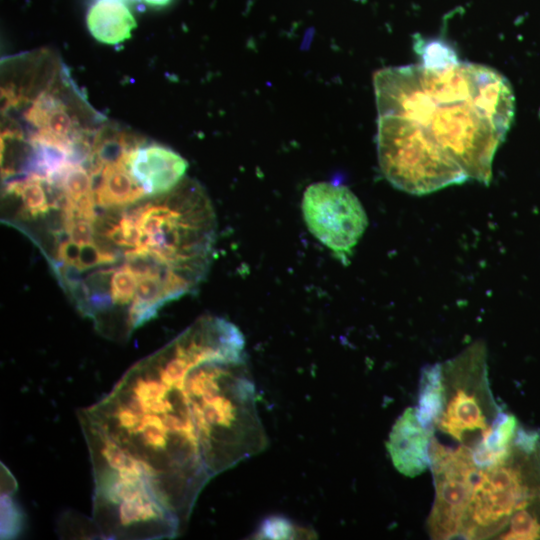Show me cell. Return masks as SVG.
Masks as SVG:
<instances>
[{
    "label": "cell",
    "instance_id": "cell-13",
    "mask_svg": "<svg viewBox=\"0 0 540 540\" xmlns=\"http://www.w3.org/2000/svg\"><path fill=\"white\" fill-rule=\"evenodd\" d=\"M518 427L515 416L501 410L479 440L470 447L476 465L483 469L505 460Z\"/></svg>",
    "mask_w": 540,
    "mask_h": 540
},
{
    "label": "cell",
    "instance_id": "cell-3",
    "mask_svg": "<svg viewBox=\"0 0 540 540\" xmlns=\"http://www.w3.org/2000/svg\"><path fill=\"white\" fill-rule=\"evenodd\" d=\"M540 502V434L518 427L505 460L481 469L465 513L461 538L500 534L518 510Z\"/></svg>",
    "mask_w": 540,
    "mask_h": 540
},
{
    "label": "cell",
    "instance_id": "cell-16",
    "mask_svg": "<svg viewBox=\"0 0 540 540\" xmlns=\"http://www.w3.org/2000/svg\"><path fill=\"white\" fill-rule=\"evenodd\" d=\"M31 154V143L15 126H7L1 133V174L9 179L24 174Z\"/></svg>",
    "mask_w": 540,
    "mask_h": 540
},
{
    "label": "cell",
    "instance_id": "cell-12",
    "mask_svg": "<svg viewBox=\"0 0 540 540\" xmlns=\"http://www.w3.org/2000/svg\"><path fill=\"white\" fill-rule=\"evenodd\" d=\"M93 190L96 205L103 208H125L137 203L146 194L142 186L123 165H107L93 176Z\"/></svg>",
    "mask_w": 540,
    "mask_h": 540
},
{
    "label": "cell",
    "instance_id": "cell-11",
    "mask_svg": "<svg viewBox=\"0 0 540 540\" xmlns=\"http://www.w3.org/2000/svg\"><path fill=\"white\" fill-rule=\"evenodd\" d=\"M86 24L99 42L117 45L131 37L136 21L128 6L120 2L96 1L88 10Z\"/></svg>",
    "mask_w": 540,
    "mask_h": 540
},
{
    "label": "cell",
    "instance_id": "cell-5",
    "mask_svg": "<svg viewBox=\"0 0 540 540\" xmlns=\"http://www.w3.org/2000/svg\"><path fill=\"white\" fill-rule=\"evenodd\" d=\"M435 498L427 520L433 539L461 538L462 523L481 469L469 446H445L435 438L429 447Z\"/></svg>",
    "mask_w": 540,
    "mask_h": 540
},
{
    "label": "cell",
    "instance_id": "cell-17",
    "mask_svg": "<svg viewBox=\"0 0 540 540\" xmlns=\"http://www.w3.org/2000/svg\"><path fill=\"white\" fill-rule=\"evenodd\" d=\"M5 194L21 199L23 206L21 213L26 218L44 215L51 208L45 180L35 176H26L23 179L8 182Z\"/></svg>",
    "mask_w": 540,
    "mask_h": 540
},
{
    "label": "cell",
    "instance_id": "cell-10",
    "mask_svg": "<svg viewBox=\"0 0 540 540\" xmlns=\"http://www.w3.org/2000/svg\"><path fill=\"white\" fill-rule=\"evenodd\" d=\"M145 140L116 125L101 126L92 137V151L84 164L92 176L98 175L107 165L127 167L132 153L143 145Z\"/></svg>",
    "mask_w": 540,
    "mask_h": 540
},
{
    "label": "cell",
    "instance_id": "cell-6",
    "mask_svg": "<svg viewBox=\"0 0 540 540\" xmlns=\"http://www.w3.org/2000/svg\"><path fill=\"white\" fill-rule=\"evenodd\" d=\"M302 213L311 234L347 263L368 224L355 194L341 184L313 183L303 194Z\"/></svg>",
    "mask_w": 540,
    "mask_h": 540
},
{
    "label": "cell",
    "instance_id": "cell-4",
    "mask_svg": "<svg viewBox=\"0 0 540 540\" xmlns=\"http://www.w3.org/2000/svg\"><path fill=\"white\" fill-rule=\"evenodd\" d=\"M486 356L485 344L476 342L441 364L444 407L436 428L460 442L471 432L482 434L502 410L489 386Z\"/></svg>",
    "mask_w": 540,
    "mask_h": 540
},
{
    "label": "cell",
    "instance_id": "cell-19",
    "mask_svg": "<svg viewBox=\"0 0 540 540\" xmlns=\"http://www.w3.org/2000/svg\"><path fill=\"white\" fill-rule=\"evenodd\" d=\"M138 278L126 266L115 269L111 274L110 292L113 304L130 303L136 292Z\"/></svg>",
    "mask_w": 540,
    "mask_h": 540
},
{
    "label": "cell",
    "instance_id": "cell-21",
    "mask_svg": "<svg viewBox=\"0 0 540 540\" xmlns=\"http://www.w3.org/2000/svg\"><path fill=\"white\" fill-rule=\"evenodd\" d=\"M64 230H66L69 239L80 246L93 243L95 229L91 221L73 220L65 223Z\"/></svg>",
    "mask_w": 540,
    "mask_h": 540
},
{
    "label": "cell",
    "instance_id": "cell-7",
    "mask_svg": "<svg viewBox=\"0 0 540 540\" xmlns=\"http://www.w3.org/2000/svg\"><path fill=\"white\" fill-rule=\"evenodd\" d=\"M188 163L178 153L159 144L144 143L130 156L127 168L147 195H163L175 188Z\"/></svg>",
    "mask_w": 540,
    "mask_h": 540
},
{
    "label": "cell",
    "instance_id": "cell-23",
    "mask_svg": "<svg viewBox=\"0 0 540 540\" xmlns=\"http://www.w3.org/2000/svg\"><path fill=\"white\" fill-rule=\"evenodd\" d=\"M105 264L101 251L94 243L82 245L76 266L81 270H88L97 265Z\"/></svg>",
    "mask_w": 540,
    "mask_h": 540
},
{
    "label": "cell",
    "instance_id": "cell-24",
    "mask_svg": "<svg viewBox=\"0 0 540 540\" xmlns=\"http://www.w3.org/2000/svg\"><path fill=\"white\" fill-rule=\"evenodd\" d=\"M81 246L69 240H64L58 247V258L62 263L75 264L78 262Z\"/></svg>",
    "mask_w": 540,
    "mask_h": 540
},
{
    "label": "cell",
    "instance_id": "cell-2",
    "mask_svg": "<svg viewBox=\"0 0 540 540\" xmlns=\"http://www.w3.org/2000/svg\"><path fill=\"white\" fill-rule=\"evenodd\" d=\"M380 168L395 187L426 194L488 183L515 112L509 81L484 65L389 67L374 75Z\"/></svg>",
    "mask_w": 540,
    "mask_h": 540
},
{
    "label": "cell",
    "instance_id": "cell-8",
    "mask_svg": "<svg viewBox=\"0 0 540 540\" xmlns=\"http://www.w3.org/2000/svg\"><path fill=\"white\" fill-rule=\"evenodd\" d=\"M25 119L38 132L55 139L75 143L89 139L92 134L82 125L59 88L50 85L30 102Z\"/></svg>",
    "mask_w": 540,
    "mask_h": 540
},
{
    "label": "cell",
    "instance_id": "cell-25",
    "mask_svg": "<svg viewBox=\"0 0 540 540\" xmlns=\"http://www.w3.org/2000/svg\"><path fill=\"white\" fill-rule=\"evenodd\" d=\"M96 1L120 2V3H124V4H126V5L132 4V3L135 2L134 0H95V2H96Z\"/></svg>",
    "mask_w": 540,
    "mask_h": 540
},
{
    "label": "cell",
    "instance_id": "cell-15",
    "mask_svg": "<svg viewBox=\"0 0 540 540\" xmlns=\"http://www.w3.org/2000/svg\"><path fill=\"white\" fill-rule=\"evenodd\" d=\"M166 302L168 300L163 283L158 276L139 277L135 296L127 314L128 333L154 318Z\"/></svg>",
    "mask_w": 540,
    "mask_h": 540
},
{
    "label": "cell",
    "instance_id": "cell-14",
    "mask_svg": "<svg viewBox=\"0 0 540 540\" xmlns=\"http://www.w3.org/2000/svg\"><path fill=\"white\" fill-rule=\"evenodd\" d=\"M444 407V384L441 363L422 369L419 381L418 403L415 407L419 422L433 433Z\"/></svg>",
    "mask_w": 540,
    "mask_h": 540
},
{
    "label": "cell",
    "instance_id": "cell-22",
    "mask_svg": "<svg viewBox=\"0 0 540 540\" xmlns=\"http://www.w3.org/2000/svg\"><path fill=\"white\" fill-rule=\"evenodd\" d=\"M294 525L285 519L267 520L261 527L259 535L262 538H289L293 536Z\"/></svg>",
    "mask_w": 540,
    "mask_h": 540
},
{
    "label": "cell",
    "instance_id": "cell-9",
    "mask_svg": "<svg viewBox=\"0 0 540 540\" xmlns=\"http://www.w3.org/2000/svg\"><path fill=\"white\" fill-rule=\"evenodd\" d=\"M432 435L419 422L415 408L404 410L394 423L386 443L391 461L398 472L413 478L427 470L430 466Z\"/></svg>",
    "mask_w": 540,
    "mask_h": 540
},
{
    "label": "cell",
    "instance_id": "cell-18",
    "mask_svg": "<svg viewBox=\"0 0 540 540\" xmlns=\"http://www.w3.org/2000/svg\"><path fill=\"white\" fill-rule=\"evenodd\" d=\"M501 539H540V502L516 511Z\"/></svg>",
    "mask_w": 540,
    "mask_h": 540
},
{
    "label": "cell",
    "instance_id": "cell-20",
    "mask_svg": "<svg viewBox=\"0 0 540 540\" xmlns=\"http://www.w3.org/2000/svg\"><path fill=\"white\" fill-rule=\"evenodd\" d=\"M423 63L430 67L445 66L458 61L455 52L440 41L425 44L421 51Z\"/></svg>",
    "mask_w": 540,
    "mask_h": 540
},
{
    "label": "cell",
    "instance_id": "cell-1",
    "mask_svg": "<svg viewBox=\"0 0 540 540\" xmlns=\"http://www.w3.org/2000/svg\"><path fill=\"white\" fill-rule=\"evenodd\" d=\"M94 484L162 508L183 527L206 483L260 449L244 357L191 325L79 411Z\"/></svg>",
    "mask_w": 540,
    "mask_h": 540
}]
</instances>
